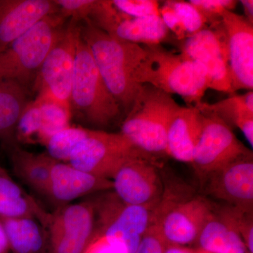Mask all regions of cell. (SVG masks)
<instances>
[{"mask_svg":"<svg viewBox=\"0 0 253 253\" xmlns=\"http://www.w3.org/2000/svg\"><path fill=\"white\" fill-rule=\"evenodd\" d=\"M82 22V38L89 46L101 77L127 113L140 86L136 74L146 56L144 46L110 36L89 19Z\"/></svg>","mask_w":253,"mask_h":253,"instance_id":"6da1fadb","label":"cell"},{"mask_svg":"<svg viewBox=\"0 0 253 253\" xmlns=\"http://www.w3.org/2000/svg\"><path fill=\"white\" fill-rule=\"evenodd\" d=\"M143 46L146 56L136 71L138 84H149L168 94L179 95L189 106L202 101L208 81L198 63L161 44Z\"/></svg>","mask_w":253,"mask_h":253,"instance_id":"7a4b0ae2","label":"cell"},{"mask_svg":"<svg viewBox=\"0 0 253 253\" xmlns=\"http://www.w3.org/2000/svg\"><path fill=\"white\" fill-rule=\"evenodd\" d=\"M180 106L172 95L149 84H141L121 133L150 156L167 155L168 128Z\"/></svg>","mask_w":253,"mask_h":253,"instance_id":"3957f363","label":"cell"},{"mask_svg":"<svg viewBox=\"0 0 253 253\" xmlns=\"http://www.w3.org/2000/svg\"><path fill=\"white\" fill-rule=\"evenodd\" d=\"M70 104L72 112L75 111L86 123L99 128L113 124L122 109L108 89L81 35L76 51Z\"/></svg>","mask_w":253,"mask_h":253,"instance_id":"277c9868","label":"cell"},{"mask_svg":"<svg viewBox=\"0 0 253 253\" xmlns=\"http://www.w3.org/2000/svg\"><path fill=\"white\" fill-rule=\"evenodd\" d=\"M66 18L59 13L49 15L0 53V80L26 86L37 76L43 61L54 45Z\"/></svg>","mask_w":253,"mask_h":253,"instance_id":"5b68a950","label":"cell"},{"mask_svg":"<svg viewBox=\"0 0 253 253\" xmlns=\"http://www.w3.org/2000/svg\"><path fill=\"white\" fill-rule=\"evenodd\" d=\"M93 200L95 217L100 225L97 234L117 246L123 253H134L154 220L158 205L131 206L124 204L114 193Z\"/></svg>","mask_w":253,"mask_h":253,"instance_id":"8992f818","label":"cell"},{"mask_svg":"<svg viewBox=\"0 0 253 253\" xmlns=\"http://www.w3.org/2000/svg\"><path fill=\"white\" fill-rule=\"evenodd\" d=\"M139 158H154L143 152L119 133L91 129L68 163L73 167L95 176L111 179L125 163Z\"/></svg>","mask_w":253,"mask_h":253,"instance_id":"52a82bcc","label":"cell"},{"mask_svg":"<svg viewBox=\"0 0 253 253\" xmlns=\"http://www.w3.org/2000/svg\"><path fill=\"white\" fill-rule=\"evenodd\" d=\"M201 112L204 126L191 164L202 181L211 173L253 155V152L237 139L231 126L220 118L213 113Z\"/></svg>","mask_w":253,"mask_h":253,"instance_id":"ba28073f","label":"cell"},{"mask_svg":"<svg viewBox=\"0 0 253 253\" xmlns=\"http://www.w3.org/2000/svg\"><path fill=\"white\" fill-rule=\"evenodd\" d=\"M70 20L46 55L36 82L39 94L49 95L71 107L70 95L81 31V23Z\"/></svg>","mask_w":253,"mask_h":253,"instance_id":"9c48e42d","label":"cell"},{"mask_svg":"<svg viewBox=\"0 0 253 253\" xmlns=\"http://www.w3.org/2000/svg\"><path fill=\"white\" fill-rule=\"evenodd\" d=\"M180 53L204 69L208 89L234 94L225 31L221 22L182 41Z\"/></svg>","mask_w":253,"mask_h":253,"instance_id":"30bf717a","label":"cell"},{"mask_svg":"<svg viewBox=\"0 0 253 253\" xmlns=\"http://www.w3.org/2000/svg\"><path fill=\"white\" fill-rule=\"evenodd\" d=\"M215 206L204 196H195L170 204L158 205L154 220L158 221L166 244L186 246L196 242L214 212Z\"/></svg>","mask_w":253,"mask_h":253,"instance_id":"8fae6325","label":"cell"},{"mask_svg":"<svg viewBox=\"0 0 253 253\" xmlns=\"http://www.w3.org/2000/svg\"><path fill=\"white\" fill-rule=\"evenodd\" d=\"M89 20L110 36L139 45L161 44L169 33L161 16L131 17L107 0H97Z\"/></svg>","mask_w":253,"mask_h":253,"instance_id":"7c38bea8","label":"cell"},{"mask_svg":"<svg viewBox=\"0 0 253 253\" xmlns=\"http://www.w3.org/2000/svg\"><path fill=\"white\" fill-rule=\"evenodd\" d=\"M96 223L91 201L61 206L51 214L47 228L54 253H83Z\"/></svg>","mask_w":253,"mask_h":253,"instance_id":"4fadbf2b","label":"cell"},{"mask_svg":"<svg viewBox=\"0 0 253 253\" xmlns=\"http://www.w3.org/2000/svg\"><path fill=\"white\" fill-rule=\"evenodd\" d=\"M154 158H139L125 163L113 176L114 194L131 206L158 205L164 188Z\"/></svg>","mask_w":253,"mask_h":253,"instance_id":"5bb4252c","label":"cell"},{"mask_svg":"<svg viewBox=\"0 0 253 253\" xmlns=\"http://www.w3.org/2000/svg\"><path fill=\"white\" fill-rule=\"evenodd\" d=\"M202 183L209 196L243 212H253V155L240 158L211 173Z\"/></svg>","mask_w":253,"mask_h":253,"instance_id":"9a60e30c","label":"cell"},{"mask_svg":"<svg viewBox=\"0 0 253 253\" xmlns=\"http://www.w3.org/2000/svg\"><path fill=\"white\" fill-rule=\"evenodd\" d=\"M225 31L233 93L253 89V24L242 15L224 11Z\"/></svg>","mask_w":253,"mask_h":253,"instance_id":"2e32d148","label":"cell"},{"mask_svg":"<svg viewBox=\"0 0 253 253\" xmlns=\"http://www.w3.org/2000/svg\"><path fill=\"white\" fill-rule=\"evenodd\" d=\"M59 11L54 0H0V53L43 18Z\"/></svg>","mask_w":253,"mask_h":253,"instance_id":"e0dca14e","label":"cell"},{"mask_svg":"<svg viewBox=\"0 0 253 253\" xmlns=\"http://www.w3.org/2000/svg\"><path fill=\"white\" fill-rule=\"evenodd\" d=\"M111 189V179L84 172L69 163L56 161L51 168L47 196L63 206L83 196Z\"/></svg>","mask_w":253,"mask_h":253,"instance_id":"ac0fdd59","label":"cell"},{"mask_svg":"<svg viewBox=\"0 0 253 253\" xmlns=\"http://www.w3.org/2000/svg\"><path fill=\"white\" fill-rule=\"evenodd\" d=\"M200 250L210 253H246L247 249L236 227L234 208H214L197 241Z\"/></svg>","mask_w":253,"mask_h":253,"instance_id":"d6986e66","label":"cell"},{"mask_svg":"<svg viewBox=\"0 0 253 253\" xmlns=\"http://www.w3.org/2000/svg\"><path fill=\"white\" fill-rule=\"evenodd\" d=\"M204 126V114L196 106H180L173 116L167 137V156L191 163Z\"/></svg>","mask_w":253,"mask_h":253,"instance_id":"ffe728a7","label":"cell"},{"mask_svg":"<svg viewBox=\"0 0 253 253\" xmlns=\"http://www.w3.org/2000/svg\"><path fill=\"white\" fill-rule=\"evenodd\" d=\"M0 217L33 218L46 229L51 214L41 207L0 166Z\"/></svg>","mask_w":253,"mask_h":253,"instance_id":"44dd1931","label":"cell"},{"mask_svg":"<svg viewBox=\"0 0 253 253\" xmlns=\"http://www.w3.org/2000/svg\"><path fill=\"white\" fill-rule=\"evenodd\" d=\"M14 173L24 184L47 196L51 168L56 162L46 153L34 154L15 144L6 150Z\"/></svg>","mask_w":253,"mask_h":253,"instance_id":"7402d4cb","label":"cell"},{"mask_svg":"<svg viewBox=\"0 0 253 253\" xmlns=\"http://www.w3.org/2000/svg\"><path fill=\"white\" fill-rule=\"evenodd\" d=\"M26 86L9 80H0V142L7 150L16 144L15 131L28 104Z\"/></svg>","mask_w":253,"mask_h":253,"instance_id":"603a6c76","label":"cell"},{"mask_svg":"<svg viewBox=\"0 0 253 253\" xmlns=\"http://www.w3.org/2000/svg\"><path fill=\"white\" fill-rule=\"evenodd\" d=\"M195 106L201 111L216 115L230 126H237L242 131L249 144H253V90L244 94H232L229 97L215 104H207L201 101Z\"/></svg>","mask_w":253,"mask_h":253,"instance_id":"cb8c5ba5","label":"cell"},{"mask_svg":"<svg viewBox=\"0 0 253 253\" xmlns=\"http://www.w3.org/2000/svg\"><path fill=\"white\" fill-rule=\"evenodd\" d=\"M14 253H40L44 246V228L31 217H0Z\"/></svg>","mask_w":253,"mask_h":253,"instance_id":"d4e9b609","label":"cell"},{"mask_svg":"<svg viewBox=\"0 0 253 253\" xmlns=\"http://www.w3.org/2000/svg\"><path fill=\"white\" fill-rule=\"evenodd\" d=\"M36 100L41 107L43 119L38 143L45 145L54 134L71 126L72 111L67 105L49 95L39 94Z\"/></svg>","mask_w":253,"mask_h":253,"instance_id":"484cf974","label":"cell"},{"mask_svg":"<svg viewBox=\"0 0 253 253\" xmlns=\"http://www.w3.org/2000/svg\"><path fill=\"white\" fill-rule=\"evenodd\" d=\"M91 129L68 126L54 134L46 143V154L57 162H68L74 150L89 135Z\"/></svg>","mask_w":253,"mask_h":253,"instance_id":"4316f807","label":"cell"},{"mask_svg":"<svg viewBox=\"0 0 253 253\" xmlns=\"http://www.w3.org/2000/svg\"><path fill=\"white\" fill-rule=\"evenodd\" d=\"M42 125L41 107L36 99L28 103L18 120L15 131L16 144L38 143Z\"/></svg>","mask_w":253,"mask_h":253,"instance_id":"83f0119b","label":"cell"},{"mask_svg":"<svg viewBox=\"0 0 253 253\" xmlns=\"http://www.w3.org/2000/svg\"><path fill=\"white\" fill-rule=\"evenodd\" d=\"M174 8L185 29L186 36H194L200 31L208 28L207 20L201 14L199 10L189 1H168Z\"/></svg>","mask_w":253,"mask_h":253,"instance_id":"f1b7e54d","label":"cell"},{"mask_svg":"<svg viewBox=\"0 0 253 253\" xmlns=\"http://www.w3.org/2000/svg\"><path fill=\"white\" fill-rule=\"evenodd\" d=\"M111 3L118 11L131 17L160 16L161 3L156 0H113Z\"/></svg>","mask_w":253,"mask_h":253,"instance_id":"f546056e","label":"cell"},{"mask_svg":"<svg viewBox=\"0 0 253 253\" xmlns=\"http://www.w3.org/2000/svg\"><path fill=\"white\" fill-rule=\"evenodd\" d=\"M211 25L221 22L224 11H234L239 1L236 0H190Z\"/></svg>","mask_w":253,"mask_h":253,"instance_id":"4dcf8cb0","label":"cell"},{"mask_svg":"<svg viewBox=\"0 0 253 253\" xmlns=\"http://www.w3.org/2000/svg\"><path fill=\"white\" fill-rule=\"evenodd\" d=\"M60 14L81 23L89 19L97 0H54Z\"/></svg>","mask_w":253,"mask_h":253,"instance_id":"1f68e13d","label":"cell"},{"mask_svg":"<svg viewBox=\"0 0 253 253\" xmlns=\"http://www.w3.org/2000/svg\"><path fill=\"white\" fill-rule=\"evenodd\" d=\"M167 246L159 223L154 220L145 233L134 253H164Z\"/></svg>","mask_w":253,"mask_h":253,"instance_id":"d6a6232c","label":"cell"},{"mask_svg":"<svg viewBox=\"0 0 253 253\" xmlns=\"http://www.w3.org/2000/svg\"><path fill=\"white\" fill-rule=\"evenodd\" d=\"M160 16L169 31L172 32L179 41H184L187 38L180 18L168 1H164L160 7Z\"/></svg>","mask_w":253,"mask_h":253,"instance_id":"836d02e7","label":"cell"},{"mask_svg":"<svg viewBox=\"0 0 253 253\" xmlns=\"http://www.w3.org/2000/svg\"><path fill=\"white\" fill-rule=\"evenodd\" d=\"M236 227L244 241L246 249L253 253V212H245L234 208Z\"/></svg>","mask_w":253,"mask_h":253,"instance_id":"e575fe53","label":"cell"},{"mask_svg":"<svg viewBox=\"0 0 253 253\" xmlns=\"http://www.w3.org/2000/svg\"><path fill=\"white\" fill-rule=\"evenodd\" d=\"M83 253H123L117 246L109 243L99 234L93 235L90 242Z\"/></svg>","mask_w":253,"mask_h":253,"instance_id":"d590c367","label":"cell"},{"mask_svg":"<svg viewBox=\"0 0 253 253\" xmlns=\"http://www.w3.org/2000/svg\"><path fill=\"white\" fill-rule=\"evenodd\" d=\"M242 4L244 11V16L250 23L253 24V0H241L240 1Z\"/></svg>","mask_w":253,"mask_h":253,"instance_id":"8d00e7d4","label":"cell"},{"mask_svg":"<svg viewBox=\"0 0 253 253\" xmlns=\"http://www.w3.org/2000/svg\"><path fill=\"white\" fill-rule=\"evenodd\" d=\"M9 249V242L4 226L0 222V253H8Z\"/></svg>","mask_w":253,"mask_h":253,"instance_id":"74e56055","label":"cell"},{"mask_svg":"<svg viewBox=\"0 0 253 253\" xmlns=\"http://www.w3.org/2000/svg\"><path fill=\"white\" fill-rule=\"evenodd\" d=\"M198 250H193L185 246L168 245L164 253H197Z\"/></svg>","mask_w":253,"mask_h":253,"instance_id":"f35d334b","label":"cell"},{"mask_svg":"<svg viewBox=\"0 0 253 253\" xmlns=\"http://www.w3.org/2000/svg\"><path fill=\"white\" fill-rule=\"evenodd\" d=\"M200 251H201V253H210L205 252V251H201V250H200Z\"/></svg>","mask_w":253,"mask_h":253,"instance_id":"ab89813d","label":"cell"},{"mask_svg":"<svg viewBox=\"0 0 253 253\" xmlns=\"http://www.w3.org/2000/svg\"><path fill=\"white\" fill-rule=\"evenodd\" d=\"M197 253H201V251H200L199 249H198Z\"/></svg>","mask_w":253,"mask_h":253,"instance_id":"60d3db41","label":"cell"},{"mask_svg":"<svg viewBox=\"0 0 253 253\" xmlns=\"http://www.w3.org/2000/svg\"><path fill=\"white\" fill-rule=\"evenodd\" d=\"M246 253H250L249 252V251H247V252H246Z\"/></svg>","mask_w":253,"mask_h":253,"instance_id":"b9f144b4","label":"cell"}]
</instances>
